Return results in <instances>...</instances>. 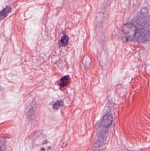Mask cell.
Segmentation results:
<instances>
[{
    "instance_id": "6da1fadb",
    "label": "cell",
    "mask_w": 150,
    "mask_h": 151,
    "mask_svg": "<svg viewBox=\"0 0 150 151\" xmlns=\"http://www.w3.org/2000/svg\"><path fill=\"white\" fill-rule=\"evenodd\" d=\"M122 31L126 38L129 40H133L135 38L138 32L136 26L132 23L125 24L122 27Z\"/></svg>"
},
{
    "instance_id": "7a4b0ae2",
    "label": "cell",
    "mask_w": 150,
    "mask_h": 151,
    "mask_svg": "<svg viewBox=\"0 0 150 151\" xmlns=\"http://www.w3.org/2000/svg\"><path fill=\"white\" fill-rule=\"evenodd\" d=\"M113 121L112 114L110 113H108L105 114L101 120L100 126L104 128L108 129L112 126Z\"/></svg>"
},
{
    "instance_id": "3957f363",
    "label": "cell",
    "mask_w": 150,
    "mask_h": 151,
    "mask_svg": "<svg viewBox=\"0 0 150 151\" xmlns=\"http://www.w3.org/2000/svg\"><path fill=\"white\" fill-rule=\"evenodd\" d=\"M70 76H65L61 78L60 86L61 88H64V87L68 86L70 84Z\"/></svg>"
},
{
    "instance_id": "277c9868",
    "label": "cell",
    "mask_w": 150,
    "mask_h": 151,
    "mask_svg": "<svg viewBox=\"0 0 150 151\" xmlns=\"http://www.w3.org/2000/svg\"><path fill=\"white\" fill-rule=\"evenodd\" d=\"M11 11V8L10 7H6L0 11V21L6 17L8 14Z\"/></svg>"
},
{
    "instance_id": "5b68a950",
    "label": "cell",
    "mask_w": 150,
    "mask_h": 151,
    "mask_svg": "<svg viewBox=\"0 0 150 151\" xmlns=\"http://www.w3.org/2000/svg\"><path fill=\"white\" fill-rule=\"evenodd\" d=\"M69 40V39L68 36L66 35H63L62 37L60 42H59V44L61 46L65 47V46H67Z\"/></svg>"
},
{
    "instance_id": "8992f818",
    "label": "cell",
    "mask_w": 150,
    "mask_h": 151,
    "mask_svg": "<svg viewBox=\"0 0 150 151\" xmlns=\"http://www.w3.org/2000/svg\"><path fill=\"white\" fill-rule=\"evenodd\" d=\"M63 105H64V104H63V100H58L53 105V108L55 111H56V110H58V109H60L61 107H63Z\"/></svg>"
},
{
    "instance_id": "52a82bcc",
    "label": "cell",
    "mask_w": 150,
    "mask_h": 151,
    "mask_svg": "<svg viewBox=\"0 0 150 151\" xmlns=\"http://www.w3.org/2000/svg\"><path fill=\"white\" fill-rule=\"evenodd\" d=\"M5 149V145L3 142H0V151H4Z\"/></svg>"
}]
</instances>
